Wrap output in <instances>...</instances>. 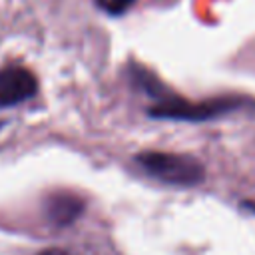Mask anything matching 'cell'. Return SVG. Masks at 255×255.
Instances as JSON below:
<instances>
[{
    "mask_svg": "<svg viewBox=\"0 0 255 255\" xmlns=\"http://www.w3.org/2000/svg\"><path fill=\"white\" fill-rule=\"evenodd\" d=\"M96 2H98V6H100L104 12H108V14H112V16L124 14V12L133 4V0H96Z\"/></svg>",
    "mask_w": 255,
    "mask_h": 255,
    "instance_id": "5",
    "label": "cell"
},
{
    "mask_svg": "<svg viewBox=\"0 0 255 255\" xmlns=\"http://www.w3.org/2000/svg\"><path fill=\"white\" fill-rule=\"evenodd\" d=\"M237 106H239L237 100H225V98L209 100L201 104H191V102H183L177 98H163L157 106L149 110V114L157 118H175V120H205V118L231 112Z\"/></svg>",
    "mask_w": 255,
    "mask_h": 255,
    "instance_id": "2",
    "label": "cell"
},
{
    "mask_svg": "<svg viewBox=\"0 0 255 255\" xmlns=\"http://www.w3.org/2000/svg\"><path fill=\"white\" fill-rule=\"evenodd\" d=\"M38 92L36 76L24 66H6L0 70V106H14L30 100Z\"/></svg>",
    "mask_w": 255,
    "mask_h": 255,
    "instance_id": "3",
    "label": "cell"
},
{
    "mask_svg": "<svg viewBox=\"0 0 255 255\" xmlns=\"http://www.w3.org/2000/svg\"><path fill=\"white\" fill-rule=\"evenodd\" d=\"M46 217L58 227L72 225L84 211V201L74 193H52L46 199Z\"/></svg>",
    "mask_w": 255,
    "mask_h": 255,
    "instance_id": "4",
    "label": "cell"
},
{
    "mask_svg": "<svg viewBox=\"0 0 255 255\" xmlns=\"http://www.w3.org/2000/svg\"><path fill=\"white\" fill-rule=\"evenodd\" d=\"M137 163L155 179L173 185H195L203 179V165L183 153L171 151H143L137 157Z\"/></svg>",
    "mask_w": 255,
    "mask_h": 255,
    "instance_id": "1",
    "label": "cell"
},
{
    "mask_svg": "<svg viewBox=\"0 0 255 255\" xmlns=\"http://www.w3.org/2000/svg\"><path fill=\"white\" fill-rule=\"evenodd\" d=\"M38 255H72V253H68V251H64V249H58V247H52V249L40 251Z\"/></svg>",
    "mask_w": 255,
    "mask_h": 255,
    "instance_id": "6",
    "label": "cell"
}]
</instances>
